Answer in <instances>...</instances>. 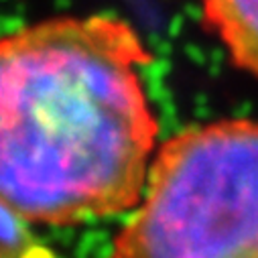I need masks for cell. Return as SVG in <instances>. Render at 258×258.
Masks as SVG:
<instances>
[{"instance_id":"obj_2","label":"cell","mask_w":258,"mask_h":258,"mask_svg":"<svg viewBox=\"0 0 258 258\" xmlns=\"http://www.w3.org/2000/svg\"><path fill=\"white\" fill-rule=\"evenodd\" d=\"M106 258H258V120L222 118L167 139Z\"/></svg>"},{"instance_id":"obj_1","label":"cell","mask_w":258,"mask_h":258,"mask_svg":"<svg viewBox=\"0 0 258 258\" xmlns=\"http://www.w3.org/2000/svg\"><path fill=\"white\" fill-rule=\"evenodd\" d=\"M151 61L139 31L104 13L0 37V202L51 226L131 212L157 153Z\"/></svg>"},{"instance_id":"obj_3","label":"cell","mask_w":258,"mask_h":258,"mask_svg":"<svg viewBox=\"0 0 258 258\" xmlns=\"http://www.w3.org/2000/svg\"><path fill=\"white\" fill-rule=\"evenodd\" d=\"M202 25L236 70L258 80V0H202Z\"/></svg>"},{"instance_id":"obj_4","label":"cell","mask_w":258,"mask_h":258,"mask_svg":"<svg viewBox=\"0 0 258 258\" xmlns=\"http://www.w3.org/2000/svg\"><path fill=\"white\" fill-rule=\"evenodd\" d=\"M0 258H57L29 226V220L0 202Z\"/></svg>"}]
</instances>
